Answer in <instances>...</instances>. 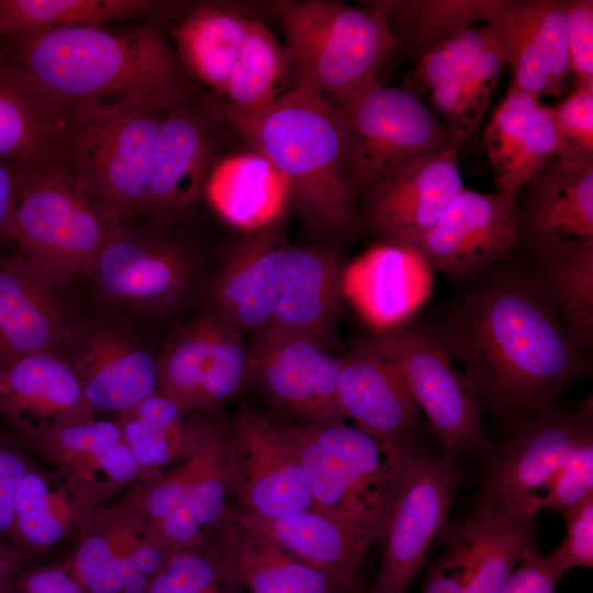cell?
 Returning a JSON list of instances; mask_svg holds the SVG:
<instances>
[{"label": "cell", "mask_w": 593, "mask_h": 593, "mask_svg": "<svg viewBox=\"0 0 593 593\" xmlns=\"http://www.w3.org/2000/svg\"><path fill=\"white\" fill-rule=\"evenodd\" d=\"M212 541L228 553L249 593H338L323 574L231 519Z\"/></svg>", "instance_id": "obj_40"}, {"label": "cell", "mask_w": 593, "mask_h": 593, "mask_svg": "<svg viewBox=\"0 0 593 593\" xmlns=\"http://www.w3.org/2000/svg\"><path fill=\"white\" fill-rule=\"evenodd\" d=\"M459 472L455 461L419 443L391 507L384 550L368 593H407L434 544L448 530Z\"/></svg>", "instance_id": "obj_13"}, {"label": "cell", "mask_w": 593, "mask_h": 593, "mask_svg": "<svg viewBox=\"0 0 593 593\" xmlns=\"http://www.w3.org/2000/svg\"><path fill=\"white\" fill-rule=\"evenodd\" d=\"M279 225L245 236L209 287L206 312L244 333L267 329L273 316L289 248Z\"/></svg>", "instance_id": "obj_27"}, {"label": "cell", "mask_w": 593, "mask_h": 593, "mask_svg": "<svg viewBox=\"0 0 593 593\" xmlns=\"http://www.w3.org/2000/svg\"><path fill=\"white\" fill-rule=\"evenodd\" d=\"M221 118L282 172L309 230L329 237L361 231L343 178L340 124L324 96L294 86L258 115Z\"/></svg>", "instance_id": "obj_3"}, {"label": "cell", "mask_w": 593, "mask_h": 593, "mask_svg": "<svg viewBox=\"0 0 593 593\" xmlns=\"http://www.w3.org/2000/svg\"><path fill=\"white\" fill-rule=\"evenodd\" d=\"M205 414L188 412L157 390L118 416L123 440L138 465V478L163 471L188 457L203 432Z\"/></svg>", "instance_id": "obj_38"}, {"label": "cell", "mask_w": 593, "mask_h": 593, "mask_svg": "<svg viewBox=\"0 0 593 593\" xmlns=\"http://www.w3.org/2000/svg\"><path fill=\"white\" fill-rule=\"evenodd\" d=\"M91 511L58 472L35 466L18 488L7 541L35 561L74 536Z\"/></svg>", "instance_id": "obj_37"}, {"label": "cell", "mask_w": 593, "mask_h": 593, "mask_svg": "<svg viewBox=\"0 0 593 593\" xmlns=\"http://www.w3.org/2000/svg\"><path fill=\"white\" fill-rule=\"evenodd\" d=\"M34 467L30 450L0 419V538L5 541L13 522L18 488Z\"/></svg>", "instance_id": "obj_50"}, {"label": "cell", "mask_w": 593, "mask_h": 593, "mask_svg": "<svg viewBox=\"0 0 593 593\" xmlns=\"http://www.w3.org/2000/svg\"><path fill=\"white\" fill-rule=\"evenodd\" d=\"M0 43L47 96L71 109L136 102L167 112L200 97L160 23L55 27Z\"/></svg>", "instance_id": "obj_2"}, {"label": "cell", "mask_w": 593, "mask_h": 593, "mask_svg": "<svg viewBox=\"0 0 593 593\" xmlns=\"http://www.w3.org/2000/svg\"><path fill=\"white\" fill-rule=\"evenodd\" d=\"M567 23V49L570 74L578 85H593V2L562 1Z\"/></svg>", "instance_id": "obj_51"}, {"label": "cell", "mask_w": 593, "mask_h": 593, "mask_svg": "<svg viewBox=\"0 0 593 593\" xmlns=\"http://www.w3.org/2000/svg\"><path fill=\"white\" fill-rule=\"evenodd\" d=\"M457 153L415 158L382 178L362 195L361 225L385 244L414 250L465 189Z\"/></svg>", "instance_id": "obj_20"}, {"label": "cell", "mask_w": 593, "mask_h": 593, "mask_svg": "<svg viewBox=\"0 0 593 593\" xmlns=\"http://www.w3.org/2000/svg\"><path fill=\"white\" fill-rule=\"evenodd\" d=\"M524 255L529 259L538 280L571 335L582 347L591 350L593 238L564 245L539 256Z\"/></svg>", "instance_id": "obj_42"}, {"label": "cell", "mask_w": 593, "mask_h": 593, "mask_svg": "<svg viewBox=\"0 0 593 593\" xmlns=\"http://www.w3.org/2000/svg\"><path fill=\"white\" fill-rule=\"evenodd\" d=\"M591 495L593 437L577 446L540 491L522 505L535 513L545 508L563 513Z\"/></svg>", "instance_id": "obj_46"}, {"label": "cell", "mask_w": 593, "mask_h": 593, "mask_svg": "<svg viewBox=\"0 0 593 593\" xmlns=\"http://www.w3.org/2000/svg\"><path fill=\"white\" fill-rule=\"evenodd\" d=\"M558 582L536 550L522 559L497 593H556Z\"/></svg>", "instance_id": "obj_53"}, {"label": "cell", "mask_w": 593, "mask_h": 593, "mask_svg": "<svg viewBox=\"0 0 593 593\" xmlns=\"http://www.w3.org/2000/svg\"><path fill=\"white\" fill-rule=\"evenodd\" d=\"M121 222L64 169L22 165L11 236L16 253L65 286L86 277Z\"/></svg>", "instance_id": "obj_6"}, {"label": "cell", "mask_w": 593, "mask_h": 593, "mask_svg": "<svg viewBox=\"0 0 593 593\" xmlns=\"http://www.w3.org/2000/svg\"><path fill=\"white\" fill-rule=\"evenodd\" d=\"M414 255V250L392 244L374 247L346 267L344 294L377 325H394L409 307L407 268Z\"/></svg>", "instance_id": "obj_43"}, {"label": "cell", "mask_w": 593, "mask_h": 593, "mask_svg": "<svg viewBox=\"0 0 593 593\" xmlns=\"http://www.w3.org/2000/svg\"><path fill=\"white\" fill-rule=\"evenodd\" d=\"M72 537L64 563L86 593H144L169 553L122 500L92 510Z\"/></svg>", "instance_id": "obj_18"}, {"label": "cell", "mask_w": 593, "mask_h": 593, "mask_svg": "<svg viewBox=\"0 0 593 593\" xmlns=\"http://www.w3.org/2000/svg\"><path fill=\"white\" fill-rule=\"evenodd\" d=\"M250 379L255 378L269 399L303 424L322 426L343 423L338 400L342 360L323 346L271 329L254 334Z\"/></svg>", "instance_id": "obj_22"}, {"label": "cell", "mask_w": 593, "mask_h": 593, "mask_svg": "<svg viewBox=\"0 0 593 593\" xmlns=\"http://www.w3.org/2000/svg\"><path fill=\"white\" fill-rule=\"evenodd\" d=\"M251 19L238 5L212 1L193 2L176 19L172 47L198 83L223 93Z\"/></svg>", "instance_id": "obj_35"}, {"label": "cell", "mask_w": 593, "mask_h": 593, "mask_svg": "<svg viewBox=\"0 0 593 593\" xmlns=\"http://www.w3.org/2000/svg\"><path fill=\"white\" fill-rule=\"evenodd\" d=\"M593 437L592 395L573 406H549L503 426L485 456L474 508L522 505L536 495L571 451Z\"/></svg>", "instance_id": "obj_12"}, {"label": "cell", "mask_w": 593, "mask_h": 593, "mask_svg": "<svg viewBox=\"0 0 593 593\" xmlns=\"http://www.w3.org/2000/svg\"><path fill=\"white\" fill-rule=\"evenodd\" d=\"M192 4L159 0H0V40L70 26H107L116 22L165 24Z\"/></svg>", "instance_id": "obj_36"}, {"label": "cell", "mask_w": 593, "mask_h": 593, "mask_svg": "<svg viewBox=\"0 0 593 593\" xmlns=\"http://www.w3.org/2000/svg\"><path fill=\"white\" fill-rule=\"evenodd\" d=\"M225 123L210 99L182 101L165 112L154 149L144 215L171 228L204 195Z\"/></svg>", "instance_id": "obj_16"}, {"label": "cell", "mask_w": 593, "mask_h": 593, "mask_svg": "<svg viewBox=\"0 0 593 593\" xmlns=\"http://www.w3.org/2000/svg\"><path fill=\"white\" fill-rule=\"evenodd\" d=\"M159 390L192 413L226 405L250 379L244 332L204 312L181 324L158 354Z\"/></svg>", "instance_id": "obj_14"}, {"label": "cell", "mask_w": 593, "mask_h": 593, "mask_svg": "<svg viewBox=\"0 0 593 593\" xmlns=\"http://www.w3.org/2000/svg\"><path fill=\"white\" fill-rule=\"evenodd\" d=\"M550 109L557 137L556 158L567 163L593 161V85H578Z\"/></svg>", "instance_id": "obj_47"}, {"label": "cell", "mask_w": 593, "mask_h": 593, "mask_svg": "<svg viewBox=\"0 0 593 593\" xmlns=\"http://www.w3.org/2000/svg\"><path fill=\"white\" fill-rule=\"evenodd\" d=\"M366 342L401 374L437 437L441 456H486L493 447L482 412L433 323L410 322Z\"/></svg>", "instance_id": "obj_10"}, {"label": "cell", "mask_w": 593, "mask_h": 593, "mask_svg": "<svg viewBox=\"0 0 593 593\" xmlns=\"http://www.w3.org/2000/svg\"><path fill=\"white\" fill-rule=\"evenodd\" d=\"M4 372H5V368L0 360V391H1L2 382H3Z\"/></svg>", "instance_id": "obj_56"}, {"label": "cell", "mask_w": 593, "mask_h": 593, "mask_svg": "<svg viewBox=\"0 0 593 593\" xmlns=\"http://www.w3.org/2000/svg\"><path fill=\"white\" fill-rule=\"evenodd\" d=\"M493 0L372 1L388 19L399 47L417 57L456 32L484 20Z\"/></svg>", "instance_id": "obj_44"}, {"label": "cell", "mask_w": 593, "mask_h": 593, "mask_svg": "<svg viewBox=\"0 0 593 593\" xmlns=\"http://www.w3.org/2000/svg\"><path fill=\"white\" fill-rule=\"evenodd\" d=\"M474 552V519L470 512L448 527L445 548L427 569L419 593H462Z\"/></svg>", "instance_id": "obj_48"}, {"label": "cell", "mask_w": 593, "mask_h": 593, "mask_svg": "<svg viewBox=\"0 0 593 593\" xmlns=\"http://www.w3.org/2000/svg\"><path fill=\"white\" fill-rule=\"evenodd\" d=\"M32 562L26 555L0 538V593H5L13 579Z\"/></svg>", "instance_id": "obj_55"}, {"label": "cell", "mask_w": 593, "mask_h": 593, "mask_svg": "<svg viewBox=\"0 0 593 593\" xmlns=\"http://www.w3.org/2000/svg\"><path fill=\"white\" fill-rule=\"evenodd\" d=\"M345 271L332 245H289L268 329L324 346L345 295Z\"/></svg>", "instance_id": "obj_29"}, {"label": "cell", "mask_w": 593, "mask_h": 593, "mask_svg": "<svg viewBox=\"0 0 593 593\" xmlns=\"http://www.w3.org/2000/svg\"><path fill=\"white\" fill-rule=\"evenodd\" d=\"M517 197L463 189L414 253L454 286L507 258L517 242Z\"/></svg>", "instance_id": "obj_21"}, {"label": "cell", "mask_w": 593, "mask_h": 593, "mask_svg": "<svg viewBox=\"0 0 593 593\" xmlns=\"http://www.w3.org/2000/svg\"><path fill=\"white\" fill-rule=\"evenodd\" d=\"M482 414L503 426L557 404L591 377L529 259L514 249L455 291L433 323Z\"/></svg>", "instance_id": "obj_1"}, {"label": "cell", "mask_w": 593, "mask_h": 593, "mask_svg": "<svg viewBox=\"0 0 593 593\" xmlns=\"http://www.w3.org/2000/svg\"><path fill=\"white\" fill-rule=\"evenodd\" d=\"M474 552L462 593H497L522 559L537 550V516L523 505L473 508Z\"/></svg>", "instance_id": "obj_41"}, {"label": "cell", "mask_w": 593, "mask_h": 593, "mask_svg": "<svg viewBox=\"0 0 593 593\" xmlns=\"http://www.w3.org/2000/svg\"><path fill=\"white\" fill-rule=\"evenodd\" d=\"M21 164L0 159V254L12 243V216Z\"/></svg>", "instance_id": "obj_54"}, {"label": "cell", "mask_w": 593, "mask_h": 593, "mask_svg": "<svg viewBox=\"0 0 593 593\" xmlns=\"http://www.w3.org/2000/svg\"><path fill=\"white\" fill-rule=\"evenodd\" d=\"M483 148L497 192L518 197L522 188L556 157L550 107L508 86L484 130Z\"/></svg>", "instance_id": "obj_31"}, {"label": "cell", "mask_w": 593, "mask_h": 593, "mask_svg": "<svg viewBox=\"0 0 593 593\" xmlns=\"http://www.w3.org/2000/svg\"><path fill=\"white\" fill-rule=\"evenodd\" d=\"M61 288L19 253L0 254V360L5 369L26 355L58 349L74 315Z\"/></svg>", "instance_id": "obj_25"}, {"label": "cell", "mask_w": 593, "mask_h": 593, "mask_svg": "<svg viewBox=\"0 0 593 593\" xmlns=\"http://www.w3.org/2000/svg\"><path fill=\"white\" fill-rule=\"evenodd\" d=\"M292 70L295 74L284 44L278 41L260 18L253 16L221 94L223 100L211 101L220 115H258L289 91L287 81Z\"/></svg>", "instance_id": "obj_39"}, {"label": "cell", "mask_w": 593, "mask_h": 593, "mask_svg": "<svg viewBox=\"0 0 593 593\" xmlns=\"http://www.w3.org/2000/svg\"><path fill=\"white\" fill-rule=\"evenodd\" d=\"M98 413L87 402L79 378L56 350L26 355L4 372L0 419L12 430L42 423L83 421Z\"/></svg>", "instance_id": "obj_32"}, {"label": "cell", "mask_w": 593, "mask_h": 593, "mask_svg": "<svg viewBox=\"0 0 593 593\" xmlns=\"http://www.w3.org/2000/svg\"><path fill=\"white\" fill-rule=\"evenodd\" d=\"M483 21L504 52L510 87L539 99L561 96L570 75L562 1L493 0Z\"/></svg>", "instance_id": "obj_23"}, {"label": "cell", "mask_w": 593, "mask_h": 593, "mask_svg": "<svg viewBox=\"0 0 593 593\" xmlns=\"http://www.w3.org/2000/svg\"><path fill=\"white\" fill-rule=\"evenodd\" d=\"M0 43V159L65 170L71 118Z\"/></svg>", "instance_id": "obj_26"}, {"label": "cell", "mask_w": 593, "mask_h": 593, "mask_svg": "<svg viewBox=\"0 0 593 593\" xmlns=\"http://www.w3.org/2000/svg\"><path fill=\"white\" fill-rule=\"evenodd\" d=\"M505 68L494 33L471 25L421 55L412 77L460 147L478 135Z\"/></svg>", "instance_id": "obj_17"}, {"label": "cell", "mask_w": 593, "mask_h": 593, "mask_svg": "<svg viewBox=\"0 0 593 593\" xmlns=\"http://www.w3.org/2000/svg\"><path fill=\"white\" fill-rule=\"evenodd\" d=\"M300 451L313 508L382 540L393 500L351 461L321 447L302 423L282 422Z\"/></svg>", "instance_id": "obj_33"}, {"label": "cell", "mask_w": 593, "mask_h": 593, "mask_svg": "<svg viewBox=\"0 0 593 593\" xmlns=\"http://www.w3.org/2000/svg\"><path fill=\"white\" fill-rule=\"evenodd\" d=\"M528 184L516 202L515 249L539 256L593 238V161L555 157Z\"/></svg>", "instance_id": "obj_24"}, {"label": "cell", "mask_w": 593, "mask_h": 593, "mask_svg": "<svg viewBox=\"0 0 593 593\" xmlns=\"http://www.w3.org/2000/svg\"><path fill=\"white\" fill-rule=\"evenodd\" d=\"M144 593H249L217 542L171 549Z\"/></svg>", "instance_id": "obj_45"}, {"label": "cell", "mask_w": 593, "mask_h": 593, "mask_svg": "<svg viewBox=\"0 0 593 593\" xmlns=\"http://www.w3.org/2000/svg\"><path fill=\"white\" fill-rule=\"evenodd\" d=\"M25 447L55 468L90 508L113 502L138 478L139 469L119 421L97 417L42 423L13 430Z\"/></svg>", "instance_id": "obj_19"}, {"label": "cell", "mask_w": 593, "mask_h": 593, "mask_svg": "<svg viewBox=\"0 0 593 593\" xmlns=\"http://www.w3.org/2000/svg\"><path fill=\"white\" fill-rule=\"evenodd\" d=\"M230 519L271 539L323 574L338 593L349 591L368 550L379 540L372 532L314 508L275 519H259L231 508Z\"/></svg>", "instance_id": "obj_30"}, {"label": "cell", "mask_w": 593, "mask_h": 593, "mask_svg": "<svg viewBox=\"0 0 593 593\" xmlns=\"http://www.w3.org/2000/svg\"><path fill=\"white\" fill-rule=\"evenodd\" d=\"M130 318L104 306L74 313L56 350L76 372L97 413L120 416L159 390L158 355Z\"/></svg>", "instance_id": "obj_11"}, {"label": "cell", "mask_w": 593, "mask_h": 593, "mask_svg": "<svg viewBox=\"0 0 593 593\" xmlns=\"http://www.w3.org/2000/svg\"><path fill=\"white\" fill-rule=\"evenodd\" d=\"M343 135V178L354 201L404 164L449 148L452 134L418 94L369 82L324 96Z\"/></svg>", "instance_id": "obj_5"}, {"label": "cell", "mask_w": 593, "mask_h": 593, "mask_svg": "<svg viewBox=\"0 0 593 593\" xmlns=\"http://www.w3.org/2000/svg\"><path fill=\"white\" fill-rule=\"evenodd\" d=\"M164 114L136 102L92 105L72 114L65 170L122 224L144 215Z\"/></svg>", "instance_id": "obj_7"}, {"label": "cell", "mask_w": 593, "mask_h": 593, "mask_svg": "<svg viewBox=\"0 0 593 593\" xmlns=\"http://www.w3.org/2000/svg\"><path fill=\"white\" fill-rule=\"evenodd\" d=\"M340 360L338 400L346 418L384 441L417 440L421 411L399 371L366 339Z\"/></svg>", "instance_id": "obj_28"}, {"label": "cell", "mask_w": 593, "mask_h": 593, "mask_svg": "<svg viewBox=\"0 0 593 593\" xmlns=\"http://www.w3.org/2000/svg\"><path fill=\"white\" fill-rule=\"evenodd\" d=\"M200 269L197 251L170 228L121 224L86 277L104 307L158 318L188 304Z\"/></svg>", "instance_id": "obj_9"}, {"label": "cell", "mask_w": 593, "mask_h": 593, "mask_svg": "<svg viewBox=\"0 0 593 593\" xmlns=\"http://www.w3.org/2000/svg\"><path fill=\"white\" fill-rule=\"evenodd\" d=\"M231 426L209 416L191 454L168 472L137 479L121 500L141 511L166 549L210 544L230 521Z\"/></svg>", "instance_id": "obj_8"}, {"label": "cell", "mask_w": 593, "mask_h": 593, "mask_svg": "<svg viewBox=\"0 0 593 593\" xmlns=\"http://www.w3.org/2000/svg\"><path fill=\"white\" fill-rule=\"evenodd\" d=\"M566 534L560 544L542 560L552 575L560 579L578 567L593 566V495L561 513Z\"/></svg>", "instance_id": "obj_49"}, {"label": "cell", "mask_w": 593, "mask_h": 593, "mask_svg": "<svg viewBox=\"0 0 593 593\" xmlns=\"http://www.w3.org/2000/svg\"><path fill=\"white\" fill-rule=\"evenodd\" d=\"M231 508L275 519L313 508L300 451L292 437L261 413L242 405L231 426Z\"/></svg>", "instance_id": "obj_15"}, {"label": "cell", "mask_w": 593, "mask_h": 593, "mask_svg": "<svg viewBox=\"0 0 593 593\" xmlns=\"http://www.w3.org/2000/svg\"><path fill=\"white\" fill-rule=\"evenodd\" d=\"M5 593H86L64 563L31 566L19 573Z\"/></svg>", "instance_id": "obj_52"}, {"label": "cell", "mask_w": 593, "mask_h": 593, "mask_svg": "<svg viewBox=\"0 0 593 593\" xmlns=\"http://www.w3.org/2000/svg\"><path fill=\"white\" fill-rule=\"evenodd\" d=\"M278 21L295 69V86L322 96L374 82L399 48L384 14L368 2L275 0L257 5Z\"/></svg>", "instance_id": "obj_4"}, {"label": "cell", "mask_w": 593, "mask_h": 593, "mask_svg": "<svg viewBox=\"0 0 593 593\" xmlns=\"http://www.w3.org/2000/svg\"><path fill=\"white\" fill-rule=\"evenodd\" d=\"M204 195L226 223L249 233L280 223L291 205L286 177L254 149L216 159Z\"/></svg>", "instance_id": "obj_34"}]
</instances>
